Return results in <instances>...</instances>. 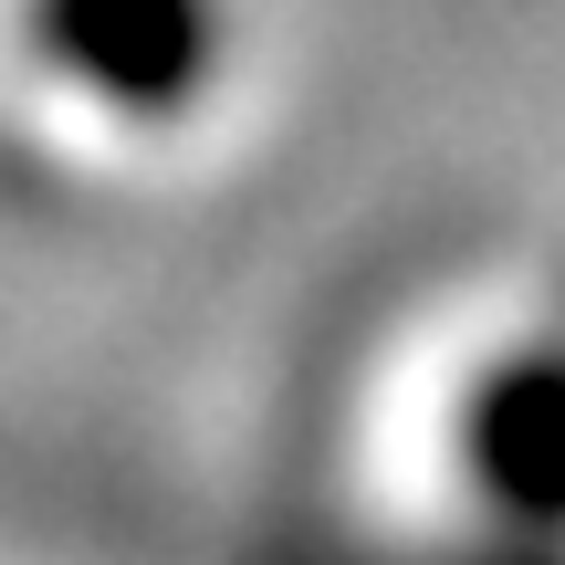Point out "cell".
<instances>
[{"label": "cell", "mask_w": 565, "mask_h": 565, "mask_svg": "<svg viewBox=\"0 0 565 565\" xmlns=\"http://www.w3.org/2000/svg\"><path fill=\"white\" fill-rule=\"evenodd\" d=\"M32 42L53 74L105 105H189L221 53V0H32Z\"/></svg>", "instance_id": "6da1fadb"}, {"label": "cell", "mask_w": 565, "mask_h": 565, "mask_svg": "<svg viewBox=\"0 0 565 565\" xmlns=\"http://www.w3.org/2000/svg\"><path fill=\"white\" fill-rule=\"evenodd\" d=\"M471 471L503 513L565 524V356H524L471 408Z\"/></svg>", "instance_id": "7a4b0ae2"}]
</instances>
